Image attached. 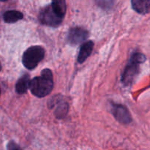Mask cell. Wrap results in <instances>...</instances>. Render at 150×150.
<instances>
[{
    "label": "cell",
    "instance_id": "obj_1",
    "mask_svg": "<svg viewBox=\"0 0 150 150\" xmlns=\"http://www.w3.org/2000/svg\"><path fill=\"white\" fill-rule=\"evenodd\" d=\"M54 88V77L50 69L42 70L40 76L31 80L30 89L33 95L38 98H44L49 95Z\"/></svg>",
    "mask_w": 150,
    "mask_h": 150
},
{
    "label": "cell",
    "instance_id": "obj_2",
    "mask_svg": "<svg viewBox=\"0 0 150 150\" xmlns=\"http://www.w3.org/2000/svg\"><path fill=\"white\" fill-rule=\"evenodd\" d=\"M143 54L136 52L131 56L122 76V82L125 86H130L134 82L140 72V64L146 61Z\"/></svg>",
    "mask_w": 150,
    "mask_h": 150
},
{
    "label": "cell",
    "instance_id": "obj_3",
    "mask_svg": "<svg viewBox=\"0 0 150 150\" xmlns=\"http://www.w3.org/2000/svg\"><path fill=\"white\" fill-rule=\"evenodd\" d=\"M45 57V50L40 45H33L25 51L22 57V63L28 70H33Z\"/></svg>",
    "mask_w": 150,
    "mask_h": 150
},
{
    "label": "cell",
    "instance_id": "obj_4",
    "mask_svg": "<svg viewBox=\"0 0 150 150\" xmlns=\"http://www.w3.org/2000/svg\"><path fill=\"white\" fill-rule=\"evenodd\" d=\"M38 18L42 24L51 27H57L63 21V18L54 10L51 4L41 9Z\"/></svg>",
    "mask_w": 150,
    "mask_h": 150
},
{
    "label": "cell",
    "instance_id": "obj_5",
    "mask_svg": "<svg viewBox=\"0 0 150 150\" xmlns=\"http://www.w3.org/2000/svg\"><path fill=\"white\" fill-rule=\"evenodd\" d=\"M111 112L117 122L123 125H127L131 122L132 117L128 109L121 104L111 103Z\"/></svg>",
    "mask_w": 150,
    "mask_h": 150
},
{
    "label": "cell",
    "instance_id": "obj_6",
    "mask_svg": "<svg viewBox=\"0 0 150 150\" xmlns=\"http://www.w3.org/2000/svg\"><path fill=\"white\" fill-rule=\"evenodd\" d=\"M89 37V32L84 28L73 27L70 29L67 35V41L72 45H79L86 40Z\"/></svg>",
    "mask_w": 150,
    "mask_h": 150
},
{
    "label": "cell",
    "instance_id": "obj_7",
    "mask_svg": "<svg viewBox=\"0 0 150 150\" xmlns=\"http://www.w3.org/2000/svg\"><path fill=\"white\" fill-rule=\"evenodd\" d=\"M50 108H55L54 114L58 119H62L65 117L68 112L69 105L62 98H54L49 103Z\"/></svg>",
    "mask_w": 150,
    "mask_h": 150
},
{
    "label": "cell",
    "instance_id": "obj_8",
    "mask_svg": "<svg viewBox=\"0 0 150 150\" xmlns=\"http://www.w3.org/2000/svg\"><path fill=\"white\" fill-rule=\"evenodd\" d=\"M94 48L93 41L89 40L83 42L81 45L79 51V54L78 55V62L81 64L86 60V59L91 55L92 50Z\"/></svg>",
    "mask_w": 150,
    "mask_h": 150
},
{
    "label": "cell",
    "instance_id": "obj_9",
    "mask_svg": "<svg viewBox=\"0 0 150 150\" xmlns=\"http://www.w3.org/2000/svg\"><path fill=\"white\" fill-rule=\"evenodd\" d=\"M131 4L133 10L139 14L150 13V0H131Z\"/></svg>",
    "mask_w": 150,
    "mask_h": 150
},
{
    "label": "cell",
    "instance_id": "obj_10",
    "mask_svg": "<svg viewBox=\"0 0 150 150\" xmlns=\"http://www.w3.org/2000/svg\"><path fill=\"white\" fill-rule=\"evenodd\" d=\"M31 80L29 79V76L28 74H24L17 81L16 83V93L19 95H23L27 92L28 89L30 87Z\"/></svg>",
    "mask_w": 150,
    "mask_h": 150
},
{
    "label": "cell",
    "instance_id": "obj_11",
    "mask_svg": "<svg viewBox=\"0 0 150 150\" xmlns=\"http://www.w3.org/2000/svg\"><path fill=\"white\" fill-rule=\"evenodd\" d=\"M23 13L18 10H7L3 13V19L5 23H16L23 19Z\"/></svg>",
    "mask_w": 150,
    "mask_h": 150
},
{
    "label": "cell",
    "instance_id": "obj_12",
    "mask_svg": "<svg viewBox=\"0 0 150 150\" xmlns=\"http://www.w3.org/2000/svg\"><path fill=\"white\" fill-rule=\"evenodd\" d=\"M52 7H54V10L61 17L64 18L67 10V5H66L65 0H52Z\"/></svg>",
    "mask_w": 150,
    "mask_h": 150
},
{
    "label": "cell",
    "instance_id": "obj_13",
    "mask_svg": "<svg viewBox=\"0 0 150 150\" xmlns=\"http://www.w3.org/2000/svg\"><path fill=\"white\" fill-rule=\"evenodd\" d=\"M7 150H22L18 144L13 141H10L7 145Z\"/></svg>",
    "mask_w": 150,
    "mask_h": 150
},
{
    "label": "cell",
    "instance_id": "obj_14",
    "mask_svg": "<svg viewBox=\"0 0 150 150\" xmlns=\"http://www.w3.org/2000/svg\"><path fill=\"white\" fill-rule=\"evenodd\" d=\"M98 3L99 5L106 7L107 5H111V0H98Z\"/></svg>",
    "mask_w": 150,
    "mask_h": 150
},
{
    "label": "cell",
    "instance_id": "obj_15",
    "mask_svg": "<svg viewBox=\"0 0 150 150\" xmlns=\"http://www.w3.org/2000/svg\"><path fill=\"white\" fill-rule=\"evenodd\" d=\"M7 1V0H1V1Z\"/></svg>",
    "mask_w": 150,
    "mask_h": 150
}]
</instances>
